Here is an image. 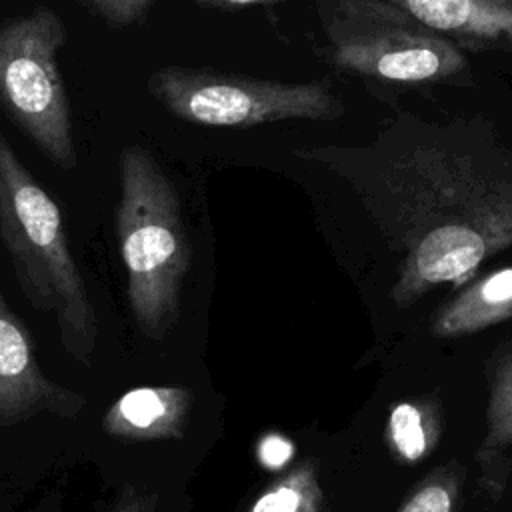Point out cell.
Returning a JSON list of instances; mask_svg holds the SVG:
<instances>
[{"label":"cell","instance_id":"52a82bcc","mask_svg":"<svg viewBox=\"0 0 512 512\" xmlns=\"http://www.w3.org/2000/svg\"><path fill=\"white\" fill-rule=\"evenodd\" d=\"M84 408L82 394L42 372L32 334L0 292V426H12L44 412L76 418Z\"/></svg>","mask_w":512,"mask_h":512},{"label":"cell","instance_id":"2e32d148","mask_svg":"<svg viewBox=\"0 0 512 512\" xmlns=\"http://www.w3.org/2000/svg\"><path fill=\"white\" fill-rule=\"evenodd\" d=\"M158 496L128 486L106 512H156Z\"/></svg>","mask_w":512,"mask_h":512},{"label":"cell","instance_id":"7c38bea8","mask_svg":"<svg viewBox=\"0 0 512 512\" xmlns=\"http://www.w3.org/2000/svg\"><path fill=\"white\" fill-rule=\"evenodd\" d=\"M246 512H328L318 462L304 458L292 464L252 500Z\"/></svg>","mask_w":512,"mask_h":512},{"label":"cell","instance_id":"3957f363","mask_svg":"<svg viewBox=\"0 0 512 512\" xmlns=\"http://www.w3.org/2000/svg\"><path fill=\"white\" fill-rule=\"evenodd\" d=\"M116 236L126 270V298L138 330L162 340L180 318L190 246L180 198L150 152L128 144L118 158Z\"/></svg>","mask_w":512,"mask_h":512},{"label":"cell","instance_id":"277c9868","mask_svg":"<svg viewBox=\"0 0 512 512\" xmlns=\"http://www.w3.org/2000/svg\"><path fill=\"white\" fill-rule=\"evenodd\" d=\"M332 62L392 84H428L468 72L464 52L422 26L392 0H340L318 6Z\"/></svg>","mask_w":512,"mask_h":512},{"label":"cell","instance_id":"7a4b0ae2","mask_svg":"<svg viewBox=\"0 0 512 512\" xmlns=\"http://www.w3.org/2000/svg\"><path fill=\"white\" fill-rule=\"evenodd\" d=\"M0 238L26 300L54 316L64 352L90 366L98 344V316L68 248L62 210L2 132Z\"/></svg>","mask_w":512,"mask_h":512},{"label":"cell","instance_id":"9a60e30c","mask_svg":"<svg viewBox=\"0 0 512 512\" xmlns=\"http://www.w3.org/2000/svg\"><path fill=\"white\" fill-rule=\"evenodd\" d=\"M154 0H82L80 6L88 10L94 18H100L110 28H126L134 24H142L150 10L154 8Z\"/></svg>","mask_w":512,"mask_h":512},{"label":"cell","instance_id":"5b68a950","mask_svg":"<svg viewBox=\"0 0 512 512\" xmlns=\"http://www.w3.org/2000/svg\"><path fill=\"white\" fill-rule=\"evenodd\" d=\"M66 24L48 6L0 26V108L58 168L78 164L70 104L56 54Z\"/></svg>","mask_w":512,"mask_h":512},{"label":"cell","instance_id":"8992f818","mask_svg":"<svg viewBox=\"0 0 512 512\" xmlns=\"http://www.w3.org/2000/svg\"><path fill=\"white\" fill-rule=\"evenodd\" d=\"M146 88L172 116L218 128H250L278 120H332L342 114L326 82H280L164 66Z\"/></svg>","mask_w":512,"mask_h":512},{"label":"cell","instance_id":"6da1fadb","mask_svg":"<svg viewBox=\"0 0 512 512\" xmlns=\"http://www.w3.org/2000/svg\"><path fill=\"white\" fill-rule=\"evenodd\" d=\"M298 156L346 178L398 256L390 298L412 306L512 246V152L490 128L402 114L370 144Z\"/></svg>","mask_w":512,"mask_h":512},{"label":"cell","instance_id":"e0dca14e","mask_svg":"<svg viewBox=\"0 0 512 512\" xmlns=\"http://www.w3.org/2000/svg\"><path fill=\"white\" fill-rule=\"evenodd\" d=\"M196 4L202 6V8H214V10H224V12L268 6V2H254V0H248V2H238V0H198Z\"/></svg>","mask_w":512,"mask_h":512},{"label":"cell","instance_id":"30bf717a","mask_svg":"<svg viewBox=\"0 0 512 512\" xmlns=\"http://www.w3.org/2000/svg\"><path fill=\"white\" fill-rule=\"evenodd\" d=\"M194 396L182 386H140L118 396L102 418V430L126 442L178 440L184 436Z\"/></svg>","mask_w":512,"mask_h":512},{"label":"cell","instance_id":"9c48e42d","mask_svg":"<svg viewBox=\"0 0 512 512\" xmlns=\"http://www.w3.org/2000/svg\"><path fill=\"white\" fill-rule=\"evenodd\" d=\"M488 368L486 432L474 460L478 488L498 504L512 488V340L496 350Z\"/></svg>","mask_w":512,"mask_h":512},{"label":"cell","instance_id":"8fae6325","mask_svg":"<svg viewBox=\"0 0 512 512\" xmlns=\"http://www.w3.org/2000/svg\"><path fill=\"white\" fill-rule=\"evenodd\" d=\"M512 318V266L490 272L438 308L430 330L436 338L476 334Z\"/></svg>","mask_w":512,"mask_h":512},{"label":"cell","instance_id":"5bb4252c","mask_svg":"<svg viewBox=\"0 0 512 512\" xmlns=\"http://www.w3.org/2000/svg\"><path fill=\"white\" fill-rule=\"evenodd\" d=\"M428 414L424 406L402 402L390 412L388 432L394 448L408 460L420 458L428 448Z\"/></svg>","mask_w":512,"mask_h":512},{"label":"cell","instance_id":"ac0fdd59","mask_svg":"<svg viewBox=\"0 0 512 512\" xmlns=\"http://www.w3.org/2000/svg\"><path fill=\"white\" fill-rule=\"evenodd\" d=\"M0 6H2V4H0Z\"/></svg>","mask_w":512,"mask_h":512},{"label":"cell","instance_id":"4fadbf2b","mask_svg":"<svg viewBox=\"0 0 512 512\" xmlns=\"http://www.w3.org/2000/svg\"><path fill=\"white\" fill-rule=\"evenodd\" d=\"M464 480V464L448 460L418 480L396 512H458Z\"/></svg>","mask_w":512,"mask_h":512},{"label":"cell","instance_id":"ba28073f","mask_svg":"<svg viewBox=\"0 0 512 512\" xmlns=\"http://www.w3.org/2000/svg\"><path fill=\"white\" fill-rule=\"evenodd\" d=\"M460 50L512 52V0H392Z\"/></svg>","mask_w":512,"mask_h":512}]
</instances>
